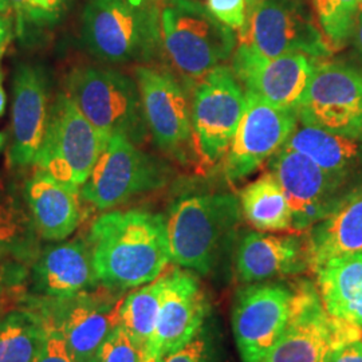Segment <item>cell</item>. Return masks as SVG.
Here are the masks:
<instances>
[{"mask_svg": "<svg viewBox=\"0 0 362 362\" xmlns=\"http://www.w3.org/2000/svg\"><path fill=\"white\" fill-rule=\"evenodd\" d=\"M13 38V25L7 15H0V58L4 55Z\"/></svg>", "mask_w": 362, "mask_h": 362, "instance_id": "obj_38", "label": "cell"}, {"mask_svg": "<svg viewBox=\"0 0 362 362\" xmlns=\"http://www.w3.org/2000/svg\"><path fill=\"white\" fill-rule=\"evenodd\" d=\"M240 208L230 194L177 199L165 218L170 262L204 275L212 272L238 227Z\"/></svg>", "mask_w": 362, "mask_h": 362, "instance_id": "obj_2", "label": "cell"}, {"mask_svg": "<svg viewBox=\"0 0 362 362\" xmlns=\"http://www.w3.org/2000/svg\"><path fill=\"white\" fill-rule=\"evenodd\" d=\"M124 299L86 291L65 299L69 303L59 327L76 361H88L95 357L106 337L119 325Z\"/></svg>", "mask_w": 362, "mask_h": 362, "instance_id": "obj_19", "label": "cell"}, {"mask_svg": "<svg viewBox=\"0 0 362 362\" xmlns=\"http://www.w3.org/2000/svg\"><path fill=\"white\" fill-rule=\"evenodd\" d=\"M309 269L305 240L297 236L250 233L236 251V270L246 284L297 275Z\"/></svg>", "mask_w": 362, "mask_h": 362, "instance_id": "obj_22", "label": "cell"}, {"mask_svg": "<svg viewBox=\"0 0 362 362\" xmlns=\"http://www.w3.org/2000/svg\"><path fill=\"white\" fill-rule=\"evenodd\" d=\"M25 197L40 238L64 240L77 230L82 219L81 189L37 168L25 184Z\"/></svg>", "mask_w": 362, "mask_h": 362, "instance_id": "obj_21", "label": "cell"}, {"mask_svg": "<svg viewBox=\"0 0 362 362\" xmlns=\"http://www.w3.org/2000/svg\"><path fill=\"white\" fill-rule=\"evenodd\" d=\"M153 1H156V3H157V1H163V0H153Z\"/></svg>", "mask_w": 362, "mask_h": 362, "instance_id": "obj_46", "label": "cell"}, {"mask_svg": "<svg viewBox=\"0 0 362 362\" xmlns=\"http://www.w3.org/2000/svg\"><path fill=\"white\" fill-rule=\"evenodd\" d=\"M37 290L50 298L65 300L97 285L88 240H70L49 246L34 263Z\"/></svg>", "mask_w": 362, "mask_h": 362, "instance_id": "obj_20", "label": "cell"}, {"mask_svg": "<svg viewBox=\"0 0 362 362\" xmlns=\"http://www.w3.org/2000/svg\"><path fill=\"white\" fill-rule=\"evenodd\" d=\"M70 0H30L28 22L30 27L57 25L65 15Z\"/></svg>", "mask_w": 362, "mask_h": 362, "instance_id": "obj_33", "label": "cell"}, {"mask_svg": "<svg viewBox=\"0 0 362 362\" xmlns=\"http://www.w3.org/2000/svg\"><path fill=\"white\" fill-rule=\"evenodd\" d=\"M314 7L329 45L333 50L342 47L354 34L362 0H314Z\"/></svg>", "mask_w": 362, "mask_h": 362, "instance_id": "obj_30", "label": "cell"}, {"mask_svg": "<svg viewBox=\"0 0 362 362\" xmlns=\"http://www.w3.org/2000/svg\"><path fill=\"white\" fill-rule=\"evenodd\" d=\"M164 287V272L153 282L132 291L119 310V325L145 349L153 336Z\"/></svg>", "mask_w": 362, "mask_h": 362, "instance_id": "obj_29", "label": "cell"}, {"mask_svg": "<svg viewBox=\"0 0 362 362\" xmlns=\"http://www.w3.org/2000/svg\"><path fill=\"white\" fill-rule=\"evenodd\" d=\"M6 141H7V136L3 132H0V152L4 149Z\"/></svg>", "mask_w": 362, "mask_h": 362, "instance_id": "obj_43", "label": "cell"}, {"mask_svg": "<svg viewBox=\"0 0 362 362\" xmlns=\"http://www.w3.org/2000/svg\"><path fill=\"white\" fill-rule=\"evenodd\" d=\"M238 40L267 58L305 54L318 61L333 52L302 0H262L247 13Z\"/></svg>", "mask_w": 362, "mask_h": 362, "instance_id": "obj_10", "label": "cell"}, {"mask_svg": "<svg viewBox=\"0 0 362 362\" xmlns=\"http://www.w3.org/2000/svg\"><path fill=\"white\" fill-rule=\"evenodd\" d=\"M8 3L16 21V35L19 38H25L27 30L30 28V22H28L30 0H8Z\"/></svg>", "mask_w": 362, "mask_h": 362, "instance_id": "obj_36", "label": "cell"}, {"mask_svg": "<svg viewBox=\"0 0 362 362\" xmlns=\"http://www.w3.org/2000/svg\"><path fill=\"white\" fill-rule=\"evenodd\" d=\"M317 59L305 54L267 58L239 43L233 71L246 93L276 107L296 109L310 79Z\"/></svg>", "mask_w": 362, "mask_h": 362, "instance_id": "obj_16", "label": "cell"}, {"mask_svg": "<svg viewBox=\"0 0 362 362\" xmlns=\"http://www.w3.org/2000/svg\"><path fill=\"white\" fill-rule=\"evenodd\" d=\"M38 230L22 203L0 191V260L30 263L39 258Z\"/></svg>", "mask_w": 362, "mask_h": 362, "instance_id": "obj_27", "label": "cell"}, {"mask_svg": "<svg viewBox=\"0 0 362 362\" xmlns=\"http://www.w3.org/2000/svg\"><path fill=\"white\" fill-rule=\"evenodd\" d=\"M314 272L326 311L362 329V252L332 259Z\"/></svg>", "mask_w": 362, "mask_h": 362, "instance_id": "obj_24", "label": "cell"}, {"mask_svg": "<svg viewBox=\"0 0 362 362\" xmlns=\"http://www.w3.org/2000/svg\"><path fill=\"white\" fill-rule=\"evenodd\" d=\"M296 112L300 124L362 140L361 71L317 61Z\"/></svg>", "mask_w": 362, "mask_h": 362, "instance_id": "obj_11", "label": "cell"}, {"mask_svg": "<svg viewBox=\"0 0 362 362\" xmlns=\"http://www.w3.org/2000/svg\"><path fill=\"white\" fill-rule=\"evenodd\" d=\"M88 243L97 281L110 290L148 285L170 262L167 219L149 211L106 212L94 220Z\"/></svg>", "mask_w": 362, "mask_h": 362, "instance_id": "obj_1", "label": "cell"}, {"mask_svg": "<svg viewBox=\"0 0 362 362\" xmlns=\"http://www.w3.org/2000/svg\"><path fill=\"white\" fill-rule=\"evenodd\" d=\"M362 329L330 315L317 287L296 284V299L284 334L259 362H330L337 350L361 341Z\"/></svg>", "mask_w": 362, "mask_h": 362, "instance_id": "obj_7", "label": "cell"}, {"mask_svg": "<svg viewBox=\"0 0 362 362\" xmlns=\"http://www.w3.org/2000/svg\"><path fill=\"white\" fill-rule=\"evenodd\" d=\"M330 362H362V342L356 341L337 350Z\"/></svg>", "mask_w": 362, "mask_h": 362, "instance_id": "obj_37", "label": "cell"}, {"mask_svg": "<svg viewBox=\"0 0 362 362\" xmlns=\"http://www.w3.org/2000/svg\"><path fill=\"white\" fill-rule=\"evenodd\" d=\"M354 38H356V46H357V50L361 54L362 57V11L358 15V19H357V25L354 28Z\"/></svg>", "mask_w": 362, "mask_h": 362, "instance_id": "obj_39", "label": "cell"}, {"mask_svg": "<svg viewBox=\"0 0 362 362\" xmlns=\"http://www.w3.org/2000/svg\"><path fill=\"white\" fill-rule=\"evenodd\" d=\"M296 285L260 284L240 290L233 311V330L243 362L262 361L290 321Z\"/></svg>", "mask_w": 362, "mask_h": 362, "instance_id": "obj_13", "label": "cell"}, {"mask_svg": "<svg viewBox=\"0 0 362 362\" xmlns=\"http://www.w3.org/2000/svg\"><path fill=\"white\" fill-rule=\"evenodd\" d=\"M207 311V298L194 275L167 267L155 332L145 356L164 360L189 344L202 332Z\"/></svg>", "mask_w": 362, "mask_h": 362, "instance_id": "obj_17", "label": "cell"}, {"mask_svg": "<svg viewBox=\"0 0 362 362\" xmlns=\"http://www.w3.org/2000/svg\"><path fill=\"white\" fill-rule=\"evenodd\" d=\"M0 285H1V278H0ZM0 288H1V286H0Z\"/></svg>", "mask_w": 362, "mask_h": 362, "instance_id": "obj_47", "label": "cell"}, {"mask_svg": "<svg viewBox=\"0 0 362 362\" xmlns=\"http://www.w3.org/2000/svg\"><path fill=\"white\" fill-rule=\"evenodd\" d=\"M144 349L118 325L95 354L97 362H143Z\"/></svg>", "mask_w": 362, "mask_h": 362, "instance_id": "obj_31", "label": "cell"}, {"mask_svg": "<svg viewBox=\"0 0 362 362\" xmlns=\"http://www.w3.org/2000/svg\"><path fill=\"white\" fill-rule=\"evenodd\" d=\"M50 88L38 65L21 64L13 85V128L8 160L13 167L37 164L50 117Z\"/></svg>", "mask_w": 362, "mask_h": 362, "instance_id": "obj_18", "label": "cell"}, {"mask_svg": "<svg viewBox=\"0 0 362 362\" xmlns=\"http://www.w3.org/2000/svg\"><path fill=\"white\" fill-rule=\"evenodd\" d=\"M83 362H97V360H95V357H94V358H90V360H88V361Z\"/></svg>", "mask_w": 362, "mask_h": 362, "instance_id": "obj_45", "label": "cell"}, {"mask_svg": "<svg viewBox=\"0 0 362 362\" xmlns=\"http://www.w3.org/2000/svg\"><path fill=\"white\" fill-rule=\"evenodd\" d=\"M247 1V13H250L257 4H259L262 0H246Z\"/></svg>", "mask_w": 362, "mask_h": 362, "instance_id": "obj_42", "label": "cell"}, {"mask_svg": "<svg viewBox=\"0 0 362 362\" xmlns=\"http://www.w3.org/2000/svg\"><path fill=\"white\" fill-rule=\"evenodd\" d=\"M270 167L291 208L296 231L309 230L354 194H345L348 180L329 173L285 145L272 156Z\"/></svg>", "mask_w": 362, "mask_h": 362, "instance_id": "obj_12", "label": "cell"}, {"mask_svg": "<svg viewBox=\"0 0 362 362\" xmlns=\"http://www.w3.org/2000/svg\"><path fill=\"white\" fill-rule=\"evenodd\" d=\"M66 93L82 115L107 139L124 136L141 144L148 136L139 85L109 69L76 67L66 78Z\"/></svg>", "mask_w": 362, "mask_h": 362, "instance_id": "obj_5", "label": "cell"}, {"mask_svg": "<svg viewBox=\"0 0 362 362\" xmlns=\"http://www.w3.org/2000/svg\"><path fill=\"white\" fill-rule=\"evenodd\" d=\"M136 82L143 101L144 116L156 145L165 153L185 161L192 149L191 104L180 82L164 70L137 66Z\"/></svg>", "mask_w": 362, "mask_h": 362, "instance_id": "obj_14", "label": "cell"}, {"mask_svg": "<svg viewBox=\"0 0 362 362\" xmlns=\"http://www.w3.org/2000/svg\"><path fill=\"white\" fill-rule=\"evenodd\" d=\"M247 106L227 152L224 173L231 182L243 180L275 155L297 129L296 109L276 107L246 93Z\"/></svg>", "mask_w": 362, "mask_h": 362, "instance_id": "obj_15", "label": "cell"}, {"mask_svg": "<svg viewBox=\"0 0 362 362\" xmlns=\"http://www.w3.org/2000/svg\"><path fill=\"white\" fill-rule=\"evenodd\" d=\"M285 146L345 180L362 168V140L334 132L302 124L293 132Z\"/></svg>", "mask_w": 362, "mask_h": 362, "instance_id": "obj_25", "label": "cell"}, {"mask_svg": "<svg viewBox=\"0 0 362 362\" xmlns=\"http://www.w3.org/2000/svg\"><path fill=\"white\" fill-rule=\"evenodd\" d=\"M240 207L247 221L258 231L293 228L291 208L272 172L247 185L240 194Z\"/></svg>", "mask_w": 362, "mask_h": 362, "instance_id": "obj_26", "label": "cell"}, {"mask_svg": "<svg viewBox=\"0 0 362 362\" xmlns=\"http://www.w3.org/2000/svg\"><path fill=\"white\" fill-rule=\"evenodd\" d=\"M246 106V91L233 69L220 65L200 79L191 104L192 149L204 168L227 156Z\"/></svg>", "mask_w": 362, "mask_h": 362, "instance_id": "obj_8", "label": "cell"}, {"mask_svg": "<svg viewBox=\"0 0 362 362\" xmlns=\"http://www.w3.org/2000/svg\"><path fill=\"white\" fill-rule=\"evenodd\" d=\"M37 362H77L59 325L45 324V339Z\"/></svg>", "mask_w": 362, "mask_h": 362, "instance_id": "obj_32", "label": "cell"}, {"mask_svg": "<svg viewBox=\"0 0 362 362\" xmlns=\"http://www.w3.org/2000/svg\"><path fill=\"white\" fill-rule=\"evenodd\" d=\"M209 11L226 26L242 30L246 25V0H207Z\"/></svg>", "mask_w": 362, "mask_h": 362, "instance_id": "obj_34", "label": "cell"}, {"mask_svg": "<svg viewBox=\"0 0 362 362\" xmlns=\"http://www.w3.org/2000/svg\"><path fill=\"white\" fill-rule=\"evenodd\" d=\"M161 43L172 66L185 79H203L223 65L236 35L199 0H164L160 8Z\"/></svg>", "mask_w": 362, "mask_h": 362, "instance_id": "obj_4", "label": "cell"}, {"mask_svg": "<svg viewBox=\"0 0 362 362\" xmlns=\"http://www.w3.org/2000/svg\"><path fill=\"white\" fill-rule=\"evenodd\" d=\"M45 339V324L25 311L0 320V362H37Z\"/></svg>", "mask_w": 362, "mask_h": 362, "instance_id": "obj_28", "label": "cell"}, {"mask_svg": "<svg viewBox=\"0 0 362 362\" xmlns=\"http://www.w3.org/2000/svg\"><path fill=\"white\" fill-rule=\"evenodd\" d=\"M163 360L161 358H158V357H156V356H145L144 357L143 362H161Z\"/></svg>", "mask_w": 362, "mask_h": 362, "instance_id": "obj_44", "label": "cell"}, {"mask_svg": "<svg viewBox=\"0 0 362 362\" xmlns=\"http://www.w3.org/2000/svg\"><path fill=\"white\" fill-rule=\"evenodd\" d=\"M82 39L104 62H149L163 47L160 10L153 0H89Z\"/></svg>", "mask_w": 362, "mask_h": 362, "instance_id": "obj_3", "label": "cell"}, {"mask_svg": "<svg viewBox=\"0 0 362 362\" xmlns=\"http://www.w3.org/2000/svg\"><path fill=\"white\" fill-rule=\"evenodd\" d=\"M11 11L8 0H0V15H7Z\"/></svg>", "mask_w": 362, "mask_h": 362, "instance_id": "obj_41", "label": "cell"}, {"mask_svg": "<svg viewBox=\"0 0 362 362\" xmlns=\"http://www.w3.org/2000/svg\"><path fill=\"white\" fill-rule=\"evenodd\" d=\"M309 269L315 272L332 259L362 252V191L309 228L305 239Z\"/></svg>", "mask_w": 362, "mask_h": 362, "instance_id": "obj_23", "label": "cell"}, {"mask_svg": "<svg viewBox=\"0 0 362 362\" xmlns=\"http://www.w3.org/2000/svg\"><path fill=\"white\" fill-rule=\"evenodd\" d=\"M161 362H212V350L202 332L181 349L167 356Z\"/></svg>", "mask_w": 362, "mask_h": 362, "instance_id": "obj_35", "label": "cell"}, {"mask_svg": "<svg viewBox=\"0 0 362 362\" xmlns=\"http://www.w3.org/2000/svg\"><path fill=\"white\" fill-rule=\"evenodd\" d=\"M3 82H4V74H3V70L0 66V117L6 113V105H7V97H6Z\"/></svg>", "mask_w": 362, "mask_h": 362, "instance_id": "obj_40", "label": "cell"}, {"mask_svg": "<svg viewBox=\"0 0 362 362\" xmlns=\"http://www.w3.org/2000/svg\"><path fill=\"white\" fill-rule=\"evenodd\" d=\"M169 168L139 149L124 136L110 137L104 152L81 188V197L101 211L117 207L136 194L161 188Z\"/></svg>", "mask_w": 362, "mask_h": 362, "instance_id": "obj_9", "label": "cell"}, {"mask_svg": "<svg viewBox=\"0 0 362 362\" xmlns=\"http://www.w3.org/2000/svg\"><path fill=\"white\" fill-rule=\"evenodd\" d=\"M109 140L82 115L67 93L61 91L50 107L35 165L66 185L81 189Z\"/></svg>", "mask_w": 362, "mask_h": 362, "instance_id": "obj_6", "label": "cell"}]
</instances>
